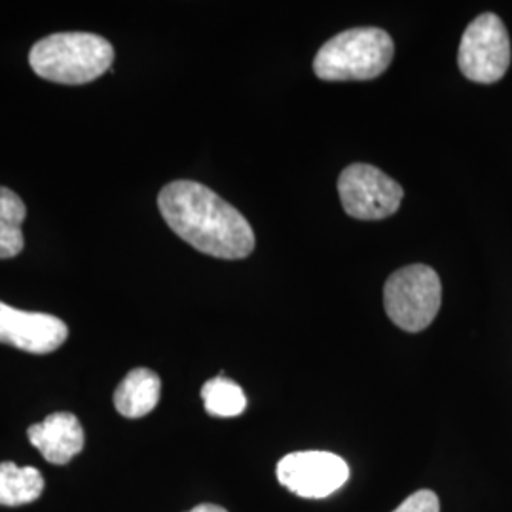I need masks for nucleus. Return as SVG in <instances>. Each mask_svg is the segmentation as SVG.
<instances>
[{"instance_id":"obj_5","label":"nucleus","mask_w":512,"mask_h":512,"mask_svg":"<svg viewBox=\"0 0 512 512\" xmlns=\"http://www.w3.org/2000/svg\"><path fill=\"white\" fill-rule=\"evenodd\" d=\"M459 71L478 84L501 80L511 65V40L495 14H482L465 29L458 52Z\"/></svg>"},{"instance_id":"obj_3","label":"nucleus","mask_w":512,"mask_h":512,"mask_svg":"<svg viewBox=\"0 0 512 512\" xmlns=\"http://www.w3.org/2000/svg\"><path fill=\"white\" fill-rule=\"evenodd\" d=\"M393 54V40L384 29L357 27L330 38L315 55L313 71L327 82L372 80L387 71Z\"/></svg>"},{"instance_id":"obj_11","label":"nucleus","mask_w":512,"mask_h":512,"mask_svg":"<svg viewBox=\"0 0 512 512\" xmlns=\"http://www.w3.org/2000/svg\"><path fill=\"white\" fill-rule=\"evenodd\" d=\"M44 476L35 467H18L12 461L0 463V505L19 507L37 501L44 492Z\"/></svg>"},{"instance_id":"obj_12","label":"nucleus","mask_w":512,"mask_h":512,"mask_svg":"<svg viewBox=\"0 0 512 512\" xmlns=\"http://www.w3.org/2000/svg\"><path fill=\"white\" fill-rule=\"evenodd\" d=\"M27 207L18 194L0 186V258H14L23 251V220Z\"/></svg>"},{"instance_id":"obj_15","label":"nucleus","mask_w":512,"mask_h":512,"mask_svg":"<svg viewBox=\"0 0 512 512\" xmlns=\"http://www.w3.org/2000/svg\"><path fill=\"white\" fill-rule=\"evenodd\" d=\"M188 512H228L226 509H222L219 505H211V503H203V505H198V507H194L192 511Z\"/></svg>"},{"instance_id":"obj_7","label":"nucleus","mask_w":512,"mask_h":512,"mask_svg":"<svg viewBox=\"0 0 512 512\" xmlns=\"http://www.w3.org/2000/svg\"><path fill=\"white\" fill-rule=\"evenodd\" d=\"M346 459L323 452H294L277 463V480L289 492L304 499H325L349 480Z\"/></svg>"},{"instance_id":"obj_2","label":"nucleus","mask_w":512,"mask_h":512,"mask_svg":"<svg viewBox=\"0 0 512 512\" xmlns=\"http://www.w3.org/2000/svg\"><path fill=\"white\" fill-rule=\"evenodd\" d=\"M114 48L107 38L92 33H57L31 48L33 71L55 84L80 86L110 71Z\"/></svg>"},{"instance_id":"obj_10","label":"nucleus","mask_w":512,"mask_h":512,"mask_svg":"<svg viewBox=\"0 0 512 512\" xmlns=\"http://www.w3.org/2000/svg\"><path fill=\"white\" fill-rule=\"evenodd\" d=\"M162 380L148 368H135L114 391V406L120 416L139 420L150 414L160 401Z\"/></svg>"},{"instance_id":"obj_1","label":"nucleus","mask_w":512,"mask_h":512,"mask_svg":"<svg viewBox=\"0 0 512 512\" xmlns=\"http://www.w3.org/2000/svg\"><path fill=\"white\" fill-rule=\"evenodd\" d=\"M158 207L167 226L203 255L239 260L255 251V232L234 205L194 181L162 188Z\"/></svg>"},{"instance_id":"obj_13","label":"nucleus","mask_w":512,"mask_h":512,"mask_svg":"<svg viewBox=\"0 0 512 512\" xmlns=\"http://www.w3.org/2000/svg\"><path fill=\"white\" fill-rule=\"evenodd\" d=\"M202 399L207 414L215 418H236L247 408L243 389L222 374L203 385Z\"/></svg>"},{"instance_id":"obj_9","label":"nucleus","mask_w":512,"mask_h":512,"mask_svg":"<svg viewBox=\"0 0 512 512\" xmlns=\"http://www.w3.org/2000/svg\"><path fill=\"white\" fill-rule=\"evenodd\" d=\"M27 437L52 465H65L84 448V429L69 412H55L46 420L29 427Z\"/></svg>"},{"instance_id":"obj_14","label":"nucleus","mask_w":512,"mask_h":512,"mask_svg":"<svg viewBox=\"0 0 512 512\" xmlns=\"http://www.w3.org/2000/svg\"><path fill=\"white\" fill-rule=\"evenodd\" d=\"M393 512H440L439 495L431 490H420L408 495Z\"/></svg>"},{"instance_id":"obj_4","label":"nucleus","mask_w":512,"mask_h":512,"mask_svg":"<svg viewBox=\"0 0 512 512\" xmlns=\"http://www.w3.org/2000/svg\"><path fill=\"white\" fill-rule=\"evenodd\" d=\"M442 285L431 266L412 264L389 275L384 287V306L389 319L406 332L427 329L440 310Z\"/></svg>"},{"instance_id":"obj_8","label":"nucleus","mask_w":512,"mask_h":512,"mask_svg":"<svg viewBox=\"0 0 512 512\" xmlns=\"http://www.w3.org/2000/svg\"><path fill=\"white\" fill-rule=\"evenodd\" d=\"M69 336L67 325L48 313L21 311L0 302V344L46 355L61 348Z\"/></svg>"},{"instance_id":"obj_6","label":"nucleus","mask_w":512,"mask_h":512,"mask_svg":"<svg viewBox=\"0 0 512 512\" xmlns=\"http://www.w3.org/2000/svg\"><path fill=\"white\" fill-rule=\"evenodd\" d=\"M338 194L349 217L382 220L399 211L404 190L374 165L351 164L338 179Z\"/></svg>"}]
</instances>
